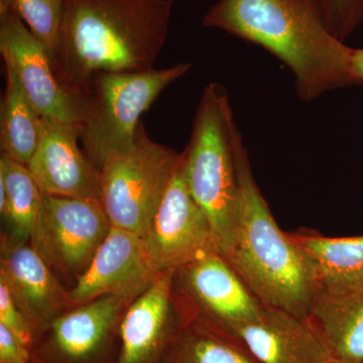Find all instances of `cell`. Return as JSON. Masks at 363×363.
<instances>
[{"mask_svg": "<svg viewBox=\"0 0 363 363\" xmlns=\"http://www.w3.org/2000/svg\"><path fill=\"white\" fill-rule=\"evenodd\" d=\"M203 25L271 52L292 72L303 101L360 85L353 49L332 33L321 0H219Z\"/></svg>", "mask_w": 363, "mask_h": 363, "instance_id": "cell-1", "label": "cell"}, {"mask_svg": "<svg viewBox=\"0 0 363 363\" xmlns=\"http://www.w3.org/2000/svg\"><path fill=\"white\" fill-rule=\"evenodd\" d=\"M174 0H66L52 58L69 90L90 97L102 72L152 68L169 35Z\"/></svg>", "mask_w": 363, "mask_h": 363, "instance_id": "cell-2", "label": "cell"}, {"mask_svg": "<svg viewBox=\"0 0 363 363\" xmlns=\"http://www.w3.org/2000/svg\"><path fill=\"white\" fill-rule=\"evenodd\" d=\"M238 162L240 208L230 242L220 255L262 304L310 319L322 294L314 264L292 233L274 220L245 143Z\"/></svg>", "mask_w": 363, "mask_h": 363, "instance_id": "cell-3", "label": "cell"}, {"mask_svg": "<svg viewBox=\"0 0 363 363\" xmlns=\"http://www.w3.org/2000/svg\"><path fill=\"white\" fill-rule=\"evenodd\" d=\"M242 145L226 88L210 83L200 98L183 156L189 190L211 222L219 253L230 242L240 208Z\"/></svg>", "mask_w": 363, "mask_h": 363, "instance_id": "cell-4", "label": "cell"}, {"mask_svg": "<svg viewBox=\"0 0 363 363\" xmlns=\"http://www.w3.org/2000/svg\"><path fill=\"white\" fill-rule=\"evenodd\" d=\"M191 68V63H179L169 68L94 75L89 111L81 124L80 143L98 169L111 155L133 145L143 114L162 91Z\"/></svg>", "mask_w": 363, "mask_h": 363, "instance_id": "cell-5", "label": "cell"}, {"mask_svg": "<svg viewBox=\"0 0 363 363\" xmlns=\"http://www.w3.org/2000/svg\"><path fill=\"white\" fill-rule=\"evenodd\" d=\"M181 154L152 140L142 123L133 145L105 160L99 169L100 201L112 227L145 236Z\"/></svg>", "mask_w": 363, "mask_h": 363, "instance_id": "cell-6", "label": "cell"}, {"mask_svg": "<svg viewBox=\"0 0 363 363\" xmlns=\"http://www.w3.org/2000/svg\"><path fill=\"white\" fill-rule=\"evenodd\" d=\"M111 227L99 200L44 193L28 243L69 290L89 267Z\"/></svg>", "mask_w": 363, "mask_h": 363, "instance_id": "cell-7", "label": "cell"}, {"mask_svg": "<svg viewBox=\"0 0 363 363\" xmlns=\"http://www.w3.org/2000/svg\"><path fill=\"white\" fill-rule=\"evenodd\" d=\"M173 294L182 321L220 332L252 321L264 306L218 252L176 269Z\"/></svg>", "mask_w": 363, "mask_h": 363, "instance_id": "cell-8", "label": "cell"}, {"mask_svg": "<svg viewBox=\"0 0 363 363\" xmlns=\"http://www.w3.org/2000/svg\"><path fill=\"white\" fill-rule=\"evenodd\" d=\"M0 52L42 117L84 123L90 97L69 90L61 82L49 52L11 9H0Z\"/></svg>", "mask_w": 363, "mask_h": 363, "instance_id": "cell-9", "label": "cell"}, {"mask_svg": "<svg viewBox=\"0 0 363 363\" xmlns=\"http://www.w3.org/2000/svg\"><path fill=\"white\" fill-rule=\"evenodd\" d=\"M143 240L157 274L219 252L211 222L189 190L183 152Z\"/></svg>", "mask_w": 363, "mask_h": 363, "instance_id": "cell-10", "label": "cell"}, {"mask_svg": "<svg viewBox=\"0 0 363 363\" xmlns=\"http://www.w3.org/2000/svg\"><path fill=\"white\" fill-rule=\"evenodd\" d=\"M138 297L106 295L72 307L40 335L39 363H99L104 359L124 313Z\"/></svg>", "mask_w": 363, "mask_h": 363, "instance_id": "cell-11", "label": "cell"}, {"mask_svg": "<svg viewBox=\"0 0 363 363\" xmlns=\"http://www.w3.org/2000/svg\"><path fill=\"white\" fill-rule=\"evenodd\" d=\"M81 124L42 117L38 149L28 168L45 194L101 199L100 171L80 147Z\"/></svg>", "mask_w": 363, "mask_h": 363, "instance_id": "cell-12", "label": "cell"}, {"mask_svg": "<svg viewBox=\"0 0 363 363\" xmlns=\"http://www.w3.org/2000/svg\"><path fill=\"white\" fill-rule=\"evenodd\" d=\"M157 274L143 236L111 227L89 267L69 289V303L72 308L106 295L138 297Z\"/></svg>", "mask_w": 363, "mask_h": 363, "instance_id": "cell-13", "label": "cell"}, {"mask_svg": "<svg viewBox=\"0 0 363 363\" xmlns=\"http://www.w3.org/2000/svg\"><path fill=\"white\" fill-rule=\"evenodd\" d=\"M221 333L242 344L259 363H329L334 357L311 320L269 306Z\"/></svg>", "mask_w": 363, "mask_h": 363, "instance_id": "cell-14", "label": "cell"}, {"mask_svg": "<svg viewBox=\"0 0 363 363\" xmlns=\"http://www.w3.org/2000/svg\"><path fill=\"white\" fill-rule=\"evenodd\" d=\"M0 279L28 318L35 339L71 308L68 289L28 242L0 236Z\"/></svg>", "mask_w": 363, "mask_h": 363, "instance_id": "cell-15", "label": "cell"}, {"mask_svg": "<svg viewBox=\"0 0 363 363\" xmlns=\"http://www.w3.org/2000/svg\"><path fill=\"white\" fill-rule=\"evenodd\" d=\"M176 269L160 272L124 313L116 363H161L181 326L174 301Z\"/></svg>", "mask_w": 363, "mask_h": 363, "instance_id": "cell-16", "label": "cell"}, {"mask_svg": "<svg viewBox=\"0 0 363 363\" xmlns=\"http://www.w3.org/2000/svg\"><path fill=\"white\" fill-rule=\"evenodd\" d=\"M292 235L311 259L322 293L336 295L363 285V235L327 238L306 231Z\"/></svg>", "mask_w": 363, "mask_h": 363, "instance_id": "cell-17", "label": "cell"}, {"mask_svg": "<svg viewBox=\"0 0 363 363\" xmlns=\"http://www.w3.org/2000/svg\"><path fill=\"white\" fill-rule=\"evenodd\" d=\"M310 320L334 357L363 363V285L336 295L322 293Z\"/></svg>", "mask_w": 363, "mask_h": 363, "instance_id": "cell-18", "label": "cell"}, {"mask_svg": "<svg viewBox=\"0 0 363 363\" xmlns=\"http://www.w3.org/2000/svg\"><path fill=\"white\" fill-rule=\"evenodd\" d=\"M6 89L0 109L1 155L28 167L38 149L42 116L28 97L13 68L4 63Z\"/></svg>", "mask_w": 363, "mask_h": 363, "instance_id": "cell-19", "label": "cell"}, {"mask_svg": "<svg viewBox=\"0 0 363 363\" xmlns=\"http://www.w3.org/2000/svg\"><path fill=\"white\" fill-rule=\"evenodd\" d=\"M44 193L25 164L0 157L1 235L16 242H28Z\"/></svg>", "mask_w": 363, "mask_h": 363, "instance_id": "cell-20", "label": "cell"}, {"mask_svg": "<svg viewBox=\"0 0 363 363\" xmlns=\"http://www.w3.org/2000/svg\"><path fill=\"white\" fill-rule=\"evenodd\" d=\"M161 363H259L235 339L195 321H181Z\"/></svg>", "mask_w": 363, "mask_h": 363, "instance_id": "cell-21", "label": "cell"}, {"mask_svg": "<svg viewBox=\"0 0 363 363\" xmlns=\"http://www.w3.org/2000/svg\"><path fill=\"white\" fill-rule=\"evenodd\" d=\"M66 0H0V9L18 14L42 43L50 58L54 56L65 13Z\"/></svg>", "mask_w": 363, "mask_h": 363, "instance_id": "cell-22", "label": "cell"}, {"mask_svg": "<svg viewBox=\"0 0 363 363\" xmlns=\"http://www.w3.org/2000/svg\"><path fill=\"white\" fill-rule=\"evenodd\" d=\"M332 33L341 42L363 21V0H321Z\"/></svg>", "mask_w": 363, "mask_h": 363, "instance_id": "cell-23", "label": "cell"}, {"mask_svg": "<svg viewBox=\"0 0 363 363\" xmlns=\"http://www.w3.org/2000/svg\"><path fill=\"white\" fill-rule=\"evenodd\" d=\"M0 325L9 329L26 347L30 350L35 342V332L28 318L14 300L13 294L1 279H0Z\"/></svg>", "mask_w": 363, "mask_h": 363, "instance_id": "cell-24", "label": "cell"}, {"mask_svg": "<svg viewBox=\"0 0 363 363\" xmlns=\"http://www.w3.org/2000/svg\"><path fill=\"white\" fill-rule=\"evenodd\" d=\"M0 363H32L30 350L0 325Z\"/></svg>", "mask_w": 363, "mask_h": 363, "instance_id": "cell-25", "label": "cell"}, {"mask_svg": "<svg viewBox=\"0 0 363 363\" xmlns=\"http://www.w3.org/2000/svg\"><path fill=\"white\" fill-rule=\"evenodd\" d=\"M352 65L360 85H363V49H353Z\"/></svg>", "mask_w": 363, "mask_h": 363, "instance_id": "cell-26", "label": "cell"}, {"mask_svg": "<svg viewBox=\"0 0 363 363\" xmlns=\"http://www.w3.org/2000/svg\"><path fill=\"white\" fill-rule=\"evenodd\" d=\"M329 363H358L354 362H350V360L342 359V358H338L334 357L332 358L331 362Z\"/></svg>", "mask_w": 363, "mask_h": 363, "instance_id": "cell-27", "label": "cell"}]
</instances>
